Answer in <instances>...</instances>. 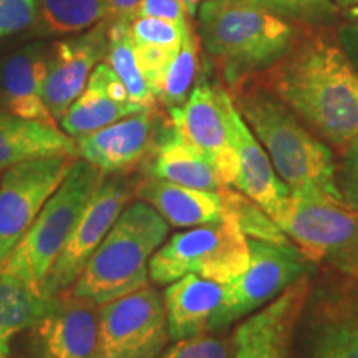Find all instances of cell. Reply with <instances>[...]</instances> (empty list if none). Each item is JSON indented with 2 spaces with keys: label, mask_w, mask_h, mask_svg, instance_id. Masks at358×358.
<instances>
[{
  "label": "cell",
  "mask_w": 358,
  "mask_h": 358,
  "mask_svg": "<svg viewBox=\"0 0 358 358\" xmlns=\"http://www.w3.org/2000/svg\"><path fill=\"white\" fill-rule=\"evenodd\" d=\"M267 90L325 143L345 148L358 138V73L338 38H299L271 69Z\"/></svg>",
  "instance_id": "1"
},
{
  "label": "cell",
  "mask_w": 358,
  "mask_h": 358,
  "mask_svg": "<svg viewBox=\"0 0 358 358\" xmlns=\"http://www.w3.org/2000/svg\"><path fill=\"white\" fill-rule=\"evenodd\" d=\"M196 15L201 43L232 88L272 69L301 38L297 24L241 0H204Z\"/></svg>",
  "instance_id": "2"
},
{
  "label": "cell",
  "mask_w": 358,
  "mask_h": 358,
  "mask_svg": "<svg viewBox=\"0 0 358 358\" xmlns=\"http://www.w3.org/2000/svg\"><path fill=\"white\" fill-rule=\"evenodd\" d=\"M232 101L290 192H324L342 199L330 148L271 90L237 87Z\"/></svg>",
  "instance_id": "3"
},
{
  "label": "cell",
  "mask_w": 358,
  "mask_h": 358,
  "mask_svg": "<svg viewBox=\"0 0 358 358\" xmlns=\"http://www.w3.org/2000/svg\"><path fill=\"white\" fill-rule=\"evenodd\" d=\"M168 232L169 224L145 201L128 204L69 290L103 306L143 289L150 279V259Z\"/></svg>",
  "instance_id": "4"
},
{
  "label": "cell",
  "mask_w": 358,
  "mask_h": 358,
  "mask_svg": "<svg viewBox=\"0 0 358 358\" xmlns=\"http://www.w3.org/2000/svg\"><path fill=\"white\" fill-rule=\"evenodd\" d=\"M105 179L83 158L75 159L62 185L43 204L27 234L0 266V272L38 290L80 217Z\"/></svg>",
  "instance_id": "5"
},
{
  "label": "cell",
  "mask_w": 358,
  "mask_h": 358,
  "mask_svg": "<svg viewBox=\"0 0 358 358\" xmlns=\"http://www.w3.org/2000/svg\"><path fill=\"white\" fill-rule=\"evenodd\" d=\"M249 266V241L231 211L222 221L176 232L150 259V279L168 285L187 274L236 280Z\"/></svg>",
  "instance_id": "6"
},
{
  "label": "cell",
  "mask_w": 358,
  "mask_h": 358,
  "mask_svg": "<svg viewBox=\"0 0 358 358\" xmlns=\"http://www.w3.org/2000/svg\"><path fill=\"white\" fill-rule=\"evenodd\" d=\"M277 226L310 262L358 277V211L324 192H290Z\"/></svg>",
  "instance_id": "7"
},
{
  "label": "cell",
  "mask_w": 358,
  "mask_h": 358,
  "mask_svg": "<svg viewBox=\"0 0 358 358\" xmlns=\"http://www.w3.org/2000/svg\"><path fill=\"white\" fill-rule=\"evenodd\" d=\"M169 340L163 295L151 285L100 306L98 358H156Z\"/></svg>",
  "instance_id": "8"
},
{
  "label": "cell",
  "mask_w": 358,
  "mask_h": 358,
  "mask_svg": "<svg viewBox=\"0 0 358 358\" xmlns=\"http://www.w3.org/2000/svg\"><path fill=\"white\" fill-rule=\"evenodd\" d=\"M232 96L219 85H194L185 105L169 108L173 128L182 141L216 169L227 186H234L239 159L231 131Z\"/></svg>",
  "instance_id": "9"
},
{
  "label": "cell",
  "mask_w": 358,
  "mask_h": 358,
  "mask_svg": "<svg viewBox=\"0 0 358 358\" xmlns=\"http://www.w3.org/2000/svg\"><path fill=\"white\" fill-rule=\"evenodd\" d=\"M75 156L29 159L7 168L0 179V266L27 234L43 204L62 185Z\"/></svg>",
  "instance_id": "10"
},
{
  "label": "cell",
  "mask_w": 358,
  "mask_h": 358,
  "mask_svg": "<svg viewBox=\"0 0 358 358\" xmlns=\"http://www.w3.org/2000/svg\"><path fill=\"white\" fill-rule=\"evenodd\" d=\"M133 194L134 182L129 181L124 174L105 176L85 208L60 256L48 271L40 292L48 297H57L73 287L90 257L108 234Z\"/></svg>",
  "instance_id": "11"
},
{
  "label": "cell",
  "mask_w": 358,
  "mask_h": 358,
  "mask_svg": "<svg viewBox=\"0 0 358 358\" xmlns=\"http://www.w3.org/2000/svg\"><path fill=\"white\" fill-rule=\"evenodd\" d=\"M249 241V266L229 282L231 324L257 312L266 303L308 274L310 261L295 244Z\"/></svg>",
  "instance_id": "12"
},
{
  "label": "cell",
  "mask_w": 358,
  "mask_h": 358,
  "mask_svg": "<svg viewBox=\"0 0 358 358\" xmlns=\"http://www.w3.org/2000/svg\"><path fill=\"white\" fill-rule=\"evenodd\" d=\"M98 325L100 306L66 290L29 329L30 352L35 358H98Z\"/></svg>",
  "instance_id": "13"
},
{
  "label": "cell",
  "mask_w": 358,
  "mask_h": 358,
  "mask_svg": "<svg viewBox=\"0 0 358 358\" xmlns=\"http://www.w3.org/2000/svg\"><path fill=\"white\" fill-rule=\"evenodd\" d=\"M108 25L100 22L90 32L50 47L43 103L55 122H60L71 103L82 95L93 69L106 57Z\"/></svg>",
  "instance_id": "14"
},
{
  "label": "cell",
  "mask_w": 358,
  "mask_h": 358,
  "mask_svg": "<svg viewBox=\"0 0 358 358\" xmlns=\"http://www.w3.org/2000/svg\"><path fill=\"white\" fill-rule=\"evenodd\" d=\"M169 338L217 334L231 325L229 284L187 274L168 284L163 294Z\"/></svg>",
  "instance_id": "15"
},
{
  "label": "cell",
  "mask_w": 358,
  "mask_h": 358,
  "mask_svg": "<svg viewBox=\"0 0 358 358\" xmlns=\"http://www.w3.org/2000/svg\"><path fill=\"white\" fill-rule=\"evenodd\" d=\"M310 280L303 275L236 329L232 358H287L292 330L306 307Z\"/></svg>",
  "instance_id": "16"
},
{
  "label": "cell",
  "mask_w": 358,
  "mask_h": 358,
  "mask_svg": "<svg viewBox=\"0 0 358 358\" xmlns=\"http://www.w3.org/2000/svg\"><path fill=\"white\" fill-rule=\"evenodd\" d=\"M153 110L129 115L108 127L78 138V156L108 174H128L143 163L158 141Z\"/></svg>",
  "instance_id": "17"
},
{
  "label": "cell",
  "mask_w": 358,
  "mask_h": 358,
  "mask_svg": "<svg viewBox=\"0 0 358 358\" xmlns=\"http://www.w3.org/2000/svg\"><path fill=\"white\" fill-rule=\"evenodd\" d=\"M140 111L145 108L129 100L127 87L113 69L106 62H100L90 75L82 95L71 103L60 120V124L69 136L82 138Z\"/></svg>",
  "instance_id": "18"
},
{
  "label": "cell",
  "mask_w": 358,
  "mask_h": 358,
  "mask_svg": "<svg viewBox=\"0 0 358 358\" xmlns=\"http://www.w3.org/2000/svg\"><path fill=\"white\" fill-rule=\"evenodd\" d=\"M231 131L239 159V173L234 187L261 206L277 222L289 203L290 189L275 173L266 150L259 143L256 134L250 131L236 105L231 113Z\"/></svg>",
  "instance_id": "19"
},
{
  "label": "cell",
  "mask_w": 358,
  "mask_h": 358,
  "mask_svg": "<svg viewBox=\"0 0 358 358\" xmlns=\"http://www.w3.org/2000/svg\"><path fill=\"white\" fill-rule=\"evenodd\" d=\"M48 53L45 43H30L0 64V105L7 113L57 127L43 103Z\"/></svg>",
  "instance_id": "20"
},
{
  "label": "cell",
  "mask_w": 358,
  "mask_h": 358,
  "mask_svg": "<svg viewBox=\"0 0 358 358\" xmlns=\"http://www.w3.org/2000/svg\"><path fill=\"white\" fill-rule=\"evenodd\" d=\"M224 189H194L150 176L134 182V196L155 208L173 227H196L222 221L229 213Z\"/></svg>",
  "instance_id": "21"
},
{
  "label": "cell",
  "mask_w": 358,
  "mask_h": 358,
  "mask_svg": "<svg viewBox=\"0 0 358 358\" xmlns=\"http://www.w3.org/2000/svg\"><path fill=\"white\" fill-rule=\"evenodd\" d=\"M57 155L80 158L77 141L58 127L0 111V169Z\"/></svg>",
  "instance_id": "22"
},
{
  "label": "cell",
  "mask_w": 358,
  "mask_h": 358,
  "mask_svg": "<svg viewBox=\"0 0 358 358\" xmlns=\"http://www.w3.org/2000/svg\"><path fill=\"white\" fill-rule=\"evenodd\" d=\"M148 155L150 159L143 164L146 176L194 187V189L221 191L224 187H229L203 156L192 151L179 138L173 124L166 129L163 138L156 141L153 150Z\"/></svg>",
  "instance_id": "23"
},
{
  "label": "cell",
  "mask_w": 358,
  "mask_h": 358,
  "mask_svg": "<svg viewBox=\"0 0 358 358\" xmlns=\"http://www.w3.org/2000/svg\"><path fill=\"white\" fill-rule=\"evenodd\" d=\"M55 299L0 272V358H8L13 337L32 329L50 310Z\"/></svg>",
  "instance_id": "24"
},
{
  "label": "cell",
  "mask_w": 358,
  "mask_h": 358,
  "mask_svg": "<svg viewBox=\"0 0 358 358\" xmlns=\"http://www.w3.org/2000/svg\"><path fill=\"white\" fill-rule=\"evenodd\" d=\"M129 22L131 20H111L108 25V50H106V64H108L118 78L128 90L129 100L145 110L156 108L155 93L143 77L134 53V43L129 35Z\"/></svg>",
  "instance_id": "25"
},
{
  "label": "cell",
  "mask_w": 358,
  "mask_h": 358,
  "mask_svg": "<svg viewBox=\"0 0 358 358\" xmlns=\"http://www.w3.org/2000/svg\"><path fill=\"white\" fill-rule=\"evenodd\" d=\"M199 75V38L194 34L192 27H187L185 38L176 52L156 87L155 96L161 105L166 108H176L185 105L196 85Z\"/></svg>",
  "instance_id": "26"
},
{
  "label": "cell",
  "mask_w": 358,
  "mask_h": 358,
  "mask_svg": "<svg viewBox=\"0 0 358 358\" xmlns=\"http://www.w3.org/2000/svg\"><path fill=\"white\" fill-rule=\"evenodd\" d=\"M108 19L103 0H37L38 29L48 35H75Z\"/></svg>",
  "instance_id": "27"
},
{
  "label": "cell",
  "mask_w": 358,
  "mask_h": 358,
  "mask_svg": "<svg viewBox=\"0 0 358 358\" xmlns=\"http://www.w3.org/2000/svg\"><path fill=\"white\" fill-rule=\"evenodd\" d=\"M310 358H358V315L340 308L317 320Z\"/></svg>",
  "instance_id": "28"
},
{
  "label": "cell",
  "mask_w": 358,
  "mask_h": 358,
  "mask_svg": "<svg viewBox=\"0 0 358 358\" xmlns=\"http://www.w3.org/2000/svg\"><path fill=\"white\" fill-rule=\"evenodd\" d=\"M227 208L234 214L243 227L248 239L267 241L274 244H290V239L284 231L277 226V222L264 211L261 206L250 201L241 191H234L229 187L224 189Z\"/></svg>",
  "instance_id": "29"
},
{
  "label": "cell",
  "mask_w": 358,
  "mask_h": 358,
  "mask_svg": "<svg viewBox=\"0 0 358 358\" xmlns=\"http://www.w3.org/2000/svg\"><path fill=\"white\" fill-rule=\"evenodd\" d=\"M261 7L297 25L320 27L337 20L338 7L332 0H241Z\"/></svg>",
  "instance_id": "30"
},
{
  "label": "cell",
  "mask_w": 358,
  "mask_h": 358,
  "mask_svg": "<svg viewBox=\"0 0 358 358\" xmlns=\"http://www.w3.org/2000/svg\"><path fill=\"white\" fill-rule=\"evenodd\" d=\"M189 25V22L174 24L153 17H134L129 22V35L134 45H153V47L176 50Z\"/></svg>",
  "instance_id": "31"
},
{
  "label": "cell",
  "mask_w": 358,
  "mask_h": 358,
  "mask_svg": "<svg viewBox=\"0 0 358 358\" xmlns=\"http://www.w3.org/2000/svg\"><path fill=\"white\" fill-rule=\"evenodd\" d=\"M156 358H232V342L214 337L213 334L194 335L178 340Z\"/></svg>",
  "instance_id": "32"
},
{
  "label": "cell",
  "mask_w": 358,
  "mask_h": 358,
  "mask_svg": "<svg viewBox=\"0 0 358 358\" xmlns=\"http://www.w3.org/2000/svg\"><path fill=\"white\" fill-rule=\"evenodd\" d=\"M37 20V0H0V38L19 34Z\"/></svg>",
  "instance_id": "33"
},
{
  "label": "cell",
  "mask_w": 358,
  "mask_h": 358,
  "mask_svg": "<svg viewBox=\"0 0 358 358\" xmlns=\"http://www.w3.org/2000/svg\"><path fill=\"white\" fill-rule=\"evenodd\" d=\"M337 186L342 199L358 211V138L345 146L337 168Z\"/></svg>",
  "instance_id": "34"
},
{
  "label": "cell",
  "mask_w": 358,
  "mask_h": 358,
  "mask_svg": "<svg viewBox=\"0 0 358 358\" xmlns=\"http://www.w3.org/2000/svg\"><path fill=\"white\" fill-rule=\"evenodd\" d=\"M176 50H168V48L153 47V45H134V53H136V62L140 66L143 77L150 85L151 92H156L161 77L171 60L173 53Z\"/></svg>",
  "instance_id": "35"
},
{
  "label": "cell",
  "mask_w": 358,
  "mask_h": 358,
  "mask_svg": "<svg viewBox=\"0 0 358 358\" xmlns=\"http://www.w3.org/2000/svg\"><path fill=\"white\" fill-rule=\"evenodd\" d=\"M134 17H153V19L174 22V24L187 22V12L181 0H141Z\"/></svg>",
  "instance_id": "36"
},
{
  "label": "cell",
  "mask_w": 358,
  "mask_h": 358,
  "mask_svg": "<svg viewBox=\"0 0 358 358\" xmlns=\"http://www.w3.org/2000/svg\"><path fill=\"white\" fill-rule=\"evenodd\" d=\"M337 38L358 73V25H342L337 30Z\"/></svg>",
  "instance_id": "37"
},
{
  "label": "cell",
  "mask_w": 358,
  "mask_h": 358,
  "mask_svg": "<svg viewBox=\"0 0 358 358\" xmlns=\"http://www.w3.org/2000/svg\"><path fill=\"white\" fill-rule=\"evenodd\" d=\"M141 0H103L110 20H131Z\"/></svg>",
  "instance_id": "38"
},
{
  "label": "cell",
  "mask_w": 358,
  "mask_h": 358,
  "mask_svg": "<svg viewBox=\"0 0 358 358\" xmlns=\"http://www.w3.org/2000/svg\"><path fill=\"white\" fill-rule=\"evenodd\" d=\"M182 6H185L186 12H187V17H194L196 13H198V8L201 3L204 2V0H181Z\"/></svg>",
  "instance_id": "39"
},
{
  "label": "cell",
  "mask_w": 358,
  "mask_h": 358,
  "mask_svg": "<svg viewBox=\"0 0 358 358\" xmlns=\"http://www.w3.org/2000/svg\"><path fill=\"white\" fill-rule=\"evenodd\" d=\"M335 6L343 7V8H353L358 6V0H332Z\"/></svg>",
  "instance_id": "40"
},
{
  "label": "cell",
  "mask_w": 358,
  "mask_h": 358,
  "mask_svg": "<svg viewBox=\"0 0 358 358\" xmlns=\"http://www.w3.org/2000/svg\"><path fill=\"white\" fill-rule=\"evenodd\" d=\"M348 17H352L353 20H357L358 22V6L357 7H353V8H350V13H348ZM358 25V24H357Z\"/></svg>",
  "instance_id": "41"
},
{
  "label": "cell",
  "mask_w": 358,
  "mask_h": 358,
  "mask_svg": "<svg viewBox=\"0 0 358 358\" xmlns=\"http://www.w3.org/2000/svg\"><path fill=\"white\" fill-rule=\"evenodd\" d=\"M0 179H2V174H0Z\"/></svg>",
  "instance_id": "42"
}]
</instances>
